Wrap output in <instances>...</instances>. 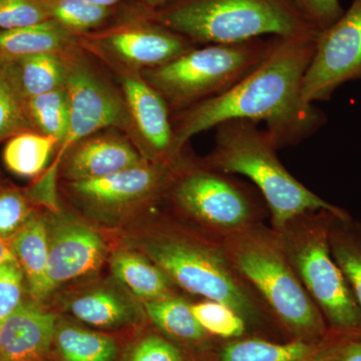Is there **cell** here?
<instances>
[{"mask_svg": "<svg viewBox=\"0 0 361 361\" xmlns=\"http://www.w3.org/2000/svg\"><path fill=\"white\" fill-rule=\"evenodd\" d=\"M27 99L65 87L68 58L61 54H39L13 61Z\"/></svg>", "mask_w": 361, "mask_h": 361, "instance_id": "cell-24", "label": "cell"}, {"mask_svg": "<svg viewBox=\"0 0 361 361\" xmlns=\"http://www.w3.org/2000/svg\"><path fill=\"white\" fill-rule=\"evenodd\" d=\"M343 212L310 211L275 231L330 334H361V308L330 251V217Z\"/></svg>", "mask_w": 361, "mask_h": 361, "instance_id": "cell-6", "label": "cell"}, {"mask_svg": "<svg viewBox=\"0 0 361 361\" xmlns=\"http://www.w3.org/2000/svg\"><path fill=\"white\" fill-rule=\"evenodd\" d=\"M152 262L183 290L224 304L243 318L250 336L282 331L265 304L233 266L218 240L203 233L165 229L147 239Z\"/></svg>", "mask_w": 361, "mask_h": 361, "instance_id": "cell-2", "label": "cell"}, {"mask_svg": "<svg viewBox=\"0 0 361 361\" xmlns=\"http://www.w3.org/2000/svg\"><path fill=\"white\" fill-rule=\"evenodd\" d=\"M9 247L25 273L33 300H44L49 295L47 279L49 239L44 220L32 214L9 241Z\"/></svg>", "mask_w": 361, "mask_h": 361, "instance_id": "cell-18", "label": "cell"}, {"mask_svg": "<svg viewBox=\"0 0 361 361\" xmlns=\"http://www.w3.org/2000/svg\"><path fill=\"white\" fill-rule=\"evenodd\" d=\"M25 273L16 259L0 265V323L23 303Z\"/></svg>", "mask_w": 361, "mask_h": 361, "instance_id": "cell-33", "label": "cell"}, {"mask_svg": "<svg viewBox=\"0 0 361 361\" xmlns=\"http://www.w3.org/2000/svg\"><path fill=\"white\" fill-rule=\"evenodd\" d=\"M104 240L87 226L66 223L49 239L47 279L49 294L68 280L89 274L101 265Z\"/></svg>", "mask_w": 361, "mask_h": 361, "instance_id": "cell-14", "label": "cell"}, {"mask_svg": "<svg viewBox=\"0 0 361 361\" xmlns=\"http://www.w3.org/2000/svg\"><path fill=\"white\" fill-rule=\"evenodd\" d=\"M318 361H361V334H330Z\"/></svg>", "mask_w": 361, "mask_h": 361, "instance_id": "cell-35", "label": "cell"}, {"mask_svg": "<svg viewBox=\"0 0 361 361\" xmlns=\"http://www.w3.org/2000/svg\"><path fill=\"white\" fill-rule=\"evenodd\" d=\"M56 316L35 300L20 307L0 323V361H40L56 336Z\"/></svg>", "mask_w": 361, "mask_h": 361, "instance_id": "cell-15", "label": "cell"}, {"mask_svg": "<svg viewBox=\"0 0 361 361\" xmlns=\"http://www.w3.org/2000/svg\"><path fill=\"white\" fill-rule=\"evenodd\" d=\"M141 1L149 7H161L176 0H141Z\"/></svg>", "mask_w": 361, "mask_h": 361, "instance_id": "cell-39", "label": "cell"}, {"mask_svg": "<svg viewBox=\"0 0 361 361\" xmlns=\"http://www.w3.org/2000/svg\"><path fill=\"white\" fill-rule=\"evenodd\" d=\"M66 89L70 97V123L61 155L104 128H133L127 103L80 59L68 58Z\"/></svg>", "mask_w": 361, "mask_h": 361, "instance_id": "cell-10", "label": "cell"}, {"mask_svg": "<svg viewBox=\"0 0 361 361\" xmlns=\"http://www.w3.org/2000/svg\"><path fill=\"white\" fill-rule=\"evenodd\" d=\"M54 341L65 361H114L116 358L115 341L103 334L61 326L56 329Z\"/></svg>", "mask_w": 361, "mask_h": 361, "instance_id": "cell-26", "label": "cell"}, {"mask_svg": "<svg viewBox=\"0 0 361 361\" xmlns=\"http://www.w3.org/2000/svg\"><path fill=\"white\" fill-rule=\"evenodd\" d=\"M191 308L196 319L211 336L231 341L250 336L243 318L224 304L205 299L191 304Z\"/></svg>", "mask_w": 361, "mask_h": 361, "instance_id": "cell-29", "label": "cell"}, {"mask_svg": "<svg viewBox=\"0 0 361 361\" xmlns=\"http://www.w3.org/2000/svg\"><path fill=\"white\" fill-rule=\"evenodd\" d=\"M130 361H184V358L182 351L168 339L149 336L135 346Z\"/></svg>", "mask_w": 361, "mask_h": 361, "instance_id": "cell-36", "label": "cell"}, {"mask_svg": "<svg viewBox=\"0 0 361 361\" xmlns=\"http://www.w3.org/2000/svg\"><path fill=\"white\" fill-rule=\"evenodd\" d=\"M154 20L193 44H236L263 35L317 39L292 0H176Z\"/></svg>", "mask_w": 361, "mask_h": 361, "instance_id": "cell-5", "label": "cell"}, {"mask_svg": "<svg viewBox=\"0 0 361 361\" xmlns=\"http://www.w3.org/2000/svg\"><path fill=\"white\" fill-rule=\"evenodd\" d=\"M27 97L13 61L0 59V142L25 132H35Z\"/></svg>", "mask_w": 361, "mask_h": 361, "instance_id": "cell-23", "label": "cell"}, {"mask_svg": "<svg viewBox=\"0 0 361 361\" xmlns=\"http://www.w3.org/2000/svg\"><path fill=\"white\" fill-rule=\"evenodd\" d=\"M54 165L44 176L25 192L26 197L32 203L44 205L51 210H56V173Z\"/></svg>", "mask_w": 361, "mask_h": 361, "instance_id": "cell-37", "label": "cell"}, {"mask_svg": "<svg viewBox=\"0 0 361 361\" xmlns=\"http://www.w3.org/2000/svg\"><path fill=\"white\" fill-rule=\"evenodd\" d=\"M44 2L51 20L71 32L97 27L111 14L108 7L94 6L85 0H44Z\"/></svg>", "mask_w": 361, "mask_h": 361, "instance_id": "cell-30", "label": "cell"}, {"mask_svg": "<svg viewBox=\"0 0 361 361\" xmlns=\"http://www.w3.org/2000/svg\"><path fill=\"white\" fill-rule=\"evenodd\" d=\"M51 20L44 0H0V30H16Z\"/></svg>", "mask_w": 361, "mask_h": 361, "instance_id": "cell-32", "label": "cell"}, {"mask_svg": "<svg viewBox=\"0 0 361 361\" xmlns=\"http://www.w3.org/2000/svg\"><path fill=\"white\" fill-rule=\"evenodd\" d=\"M215 146L202 164L228 175L245 176L258 188L270 213L271 227L310 211L341 212L344 209L323 200L287 171L278 159L269 133L249 120H229L215 128Z\"/></svg>", "mask_w": 361, "mask_h": 361, "instance_id": "cell-4", "label": "cell"}, {"mask_svg": "<svg viewBox=\"0 0 361 361\" xmlns=\"http://www.w3.org/2000/svg\"><path fill=\"white\" fill-rule=\"evenodd\" d=\"M114 274L135 295L145 301L172 295L173 283L166 273L146 258L118 251L111 260Z\"/></svg>", "mask_w": 361, "mask_h": 361, "instance_id": "cell-22", "label": "cell"}, {"mask_svg": "<svg viewBox=\"0 0 361 361\" xmlns=\"http://www.w3.org/2000/svg\"><path fill=\"white\" fill-rule=\"evenodd\" d=\"M85 1L94 4V6L108 7V8H110V6H114L118 0H85Z\"/></svg>", "mask_w": 361, "mask_h": 361, "instance_id": "cell-40", "label": "cell"}, {"mask_svg": "<svg viewBox=\"0 0 361 361\" xmlns=\"http://www.w3.org/2000/svg\"><path fill=\"white\" fill-rule=\"evenodd\" d=\"M231 176L204 164H177L167 189L178 210L218 241L263 223L268 211L261 195Z\"/></svg>", "mask_w": 361, "mask_h": 361, "instance_id": "cell-8", "label": "cell"}, {"mask_svg": "<svg viewBox=\"0 0 361 361\" xmlns=\"http://www.w3.org/2000/svg\"><path fill=\"white\" fill-rule=\"evenodd\" d=\"M73 44V32L54 20L0 30V59H18L39 54H66Z\"/></svg>", "mask_w": 361, "mask_h": 361, "instance_id": "cell-19", "label": "cell"}, {"mask_svg": "<svg viewBox=\"0 0 361 361\" xmlns=\"http://www.w3.org/2000/svg\"><path fill=\"white\" fill-rule=\"evenodd\" d=\"M14 259L16 257H14L11 247L7 245L6 241L0 238V265L2 263L6 262V261L14 260Z\"/></svg>", "mask_w": 361, "mask_h": 361, "instance_id": "cell-38", "label": "cell"}, {"mask_svg": "<svg viewBox=\"0 0 361 361\" xmlns=\"http://www.w3.org/2000/svg\"><path fill=\"white\" fill-rule=\"evenodd\" d=\"M361 80V0L320 32L303 78L302 97L308 104L329 101L342 85Z\"/></svg>", "mask_w": 361, "mask_h": 361, "instance_id": "cell-9", "label": "cell"}, {"mask_svg": "<svg viewBox=\"0 0 361 361\" xmlns=\"http://www.w3.org/2000/svg\"><path fill=\"white\" fill-rule=\"evenodd\" d=\"M145 163L125 140L106 135L78 145L68 158L66 176L71 180L99 179Z\"/></svg>", "mask_w": 361, "mask_h": 361, "instance_id": "cell-16", "label": "cell"}, {"mask_svg": "<svg viewBox=\"0 0 361 361\" xmlns=\"http://www.w3.org/2000/svg\"><path fill=\"white\" fill-rule=\"evenodd\" d=\"M56 145L58 141L51 135L37 132L20 133L7 142L4 151V164L13 174L35 177L44 170Z\"/></svg>", "mask_w": 361, "mask_h": 361, "instance_id": "cell-25", "label": "cell"}, {"mask_svg": "<svg viewBox=\"0 0 361 361\" xmlns=\"http://www.w3.org/2000/svg\"><path fill=\"white\" fill-rule=\"evenodd\" d=\"M27 106L35 132L54 137L61 146L70 123V97L66 87L30 97Z\"/></svg>", "mask_w": 361, "mask_h": 361, "instance_id": "cell-27", "label": "cell"}, {"mask_svg": "<svg viewBox=\"0 0 361 361\" xmlns=\"http://www.w3.org/2000/svg\"><path fill=\"white\" fill-rule=\"evenodd\" d=\"M221 243L282 332L304 341H322L329 336L324 318L301 284L272 227L259 223Z\"/></svg>", "mask_w": 361, "mask_h": 361, "instance_id": "cell-3", "label": "cell"}, {"mask_svg": "<svg viewBox=\"0 0 361 361\" xmlns=\"http://www.w3.org/2000/svg\"><path fill=\"white\" fill-rule=\"evenodd\" d=\"M144 304L151 322L166 336L193 346H203L210 341V334L196 319L186 299L174 293Z\"/></svg>", "mask_w": 361, "mask_h": 361, "instance_id": "cell-20", "label": "cell"}, {"mask_svg": "<svg viewBox=\"0 0 361 361\" xmlns=\"http://www.w3.org/2000/svg\"><path fill=\"white\" fill-rule=\"evenodd\" d=\"M327 337L322 341L282 342L254 336L221 339L211 349L210 361H318Z\"/></svg>", "mask_w": 361, "mask_h": 361, "instance_id": "cell-17", "label": "cell"}, {"mask_svg": "<svg viewBox=\"0 0 361 361\" xmlns=\"http://www.w3.org/2000/svg\"><path fill=\"white\" fill-rule=\"evenodd\" d=\"M314 39L273 37L260 65L220 96L179 111L174 120L175 149L229 120L264 123L278 149L297 146L315 135L326 116L302 97L303 78L314 54Z\"/></svg>", "mask_w": 361, "mask_h": 361, "instance_id": "cell-1", "label": "cell"}, {"mask_svg": "<svg viewBox=\"0 0 361 361\" xmlns=\"http://www.w3.org/2000/svg\"><path fill=\"white\" fill-rule=\"evenodd\" d=\"M330 251L361 308V221L348 212L332 214L329 227Z\"/></svg>", "mask_w": 361, "mask_h": 361, "instance_id": "cell-21", "label": "cell"}, {"mask_svg": "<svg viewBox=\"0 0 361 361\" xmlns=\"http://www.w3.org/2000/svg\"><path fill=\"white\" fill-rule=\"evenodd\" d=\"M272 39L193 47L166 65L145 71V80L160 92L169 108L187 110L241 82L260 65Z\"/></svg>", "mask_w": 361, "mask_h": 361, "instance_id": "cell-7", "label": "cell"}, {"mask_svg": "<svg viewBox=\"0 0 361 361\" xmlns=\"http://www.w3.org/2000/svg\"><path fill=\"white\" fill-rule=\"evenodd\" d=\"M30 203L25 193L18 190L0 191V238L11 241L32 217Z\"/></svg>", "mask_w": 361, "mask_h": 361, "instance_id": "cell-31", "label": "cell"}, {"mask_svg": "<svg viewBox=\"0 0 361 361\" xmlns=\"http://www.w3.org/2000/svg\"><path fill=\"white\" fill-rule=\"evenodd\" d=\"M177 164L154 161L149 165L145 161L99 179L73 180L71 189L78 196L97 205H127L167 191Z\"/></svg>", "mask_w": 361, "mask_h": 361, "instance_id": "cell-12", "label": "cell"}, {"mask_svg": "<svg viewBox=\"0 0 361 361\" xmlns=\"http://www.w3.org/2000/svg\"><path fill=\"white\" fill-rule=\"evenodd\" d=\"M123 90L137 133L160 163L176 165L174 128L170 108L160 92L139 75H125Z\"/></svg>", "mask_w": 361, "mask_h": 361, "instance_id": "cell-11", "label": "cell"}, {"mask_svg": "<svg viewBox=\"0 0 361 361\" xmlns=\"http://www.w3.org/2000/svg\"><path fill=\"white\" fill-rule=\"evenodd\" d=\"M73 314L87 324L113 327L129 318V310L122 299L106 291H96L78 297L70 305Z\"/></svg>", "mask_w": 361, "mask_h": 361, "instance_id": "cell-28", "label": "cell"}, {"mask_svg": "<svg viewBox=\"0 0 361 361\" xmlns=\"http://www.w3.org/2000/svg\"><path fill=\"white\" fill-rule=\"evenodd\" d=\"M298 11L319 32L334 25L343 16L339 0H292Z\"/></svg>", "mask_w": 361, "mask_h": 361, "instance_id": "cell-34", "label": "cell"}, {"mask_svg": "<svg viewBox=\"0 0 361 361\" xmlns=\"http://www.w3.org/2000/svg\"><path fill=\"white\" fill-rule=\"evenodd\" d=\"M103 42L123 63L146 70L166 65L194 47L186 37L156 21L120 28Z\"/></svg>", "mask_w": 361, "mask_h": 361, "instance_id": "cell-13", "label": "cell"}]
</instances>
